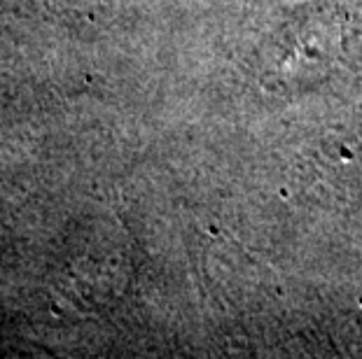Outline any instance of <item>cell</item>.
Segmentation results:
<instances>
[{"instance_id":"cell-1","label":"cell","mask_w":362,"mask_h":359,"mask_svg":"<svg viewBox=\"0 0 362 359\" xmlns=\"http://www.w3.org/2000/svg\"><path fill=\"white\" fill-rule=\"evenodd\" d=\"M344 44L341 12L327 5H306L288 14L269 37L262 82L283 94L320 87L341 66Z\"/></svg>"}]
</instances>
